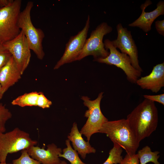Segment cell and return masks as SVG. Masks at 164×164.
Returning a JSON list of instances; mask_svg holds the SVG:
<instances>
[{
  "label": "cell",
  "instance_id": "1",
  "mask_svg": "<svg viewBox=\"0 0 164 164\" xmlns=\"http://www.w3.org/2000/svg\"><path fill=\"white\" fill-rule=\"evenodd\" d=\"M126 119L140 143L155 131L158 122V113L155 102L144 100L127 116Z\"/></svg>",
  "mask_w": 164,
  "mask_h": 164
},
{
  "label": "cell",
  "instance_id": "2",
  "mask_svg": "<svg viewBox=\"0 0 164 164\" xmlns=\"http://www.w3.org/2000/svg\"><path fill=\"white\" fill-rule=\"evenodd\" d=\"M99 132L106 134L114 144L118 145L124 149L127 153H136L140 143L126 119L108 121L103 124Z\"/></svg>",
  "mask_w": 164,
  "mask_h": 164
},
{
  "label": "cell",
  "instance_id": "3",
  "mask_svg": "<svg viewBox=\"0 0 164 164\" xmlns=\"http://www.w3.org/2000/svg\"><path fill=\"white\" fill-rule=\"evenodd\" d=\"M33 5V2H28L25 8L19 14L18 24L23 32L30 50L38 59L42 60L45 55L42 45L45 34L41 29L35 27L32 22L30 13Z\"/></svg>",
  "mask_w": 164,
  "mask_h": 164
},
{
  "label": "cell",
  "instance_id": "4",
  "mask_svg": "<svg viewBox=\"0 0 164 164\" xmlns=\"http://www.w3.org/2000/svg\"><path fill=\"white\" fill-rule=\"evenodd\" d=\"M37 143L28 133L18 128L5 133L0 132V162L6 163L8 154L27 149Z\"/></svg>",
  "mask_w": 164,
  "mask_h": 164
},
{
  "label": "cell",
  "instance_id": "5",
  "mask_svg": "<svg viewBox=\"0 0 164 164\" xmlns=\"http://www.w3.org/2000/svg\"><path fill=\"white\" fill-rule=\"evenodd\" d=\"M21 4V0H15L8 5L0 7V43L13 39L20 33L18 21Z\"/></svg>",
  "mask_w": 164,
  "mask_h": 164
},
{
  "label": "cell",
  "instance_id": "6",
  "mask_svg": "<svg viewBox=\"0 0 164 164\" xmlns=\"http://www.w3.org/2000/svg\"><path fill=\"white\" fill-rule=\"evenodd\" d=\"M103 93H100L97 97L94 100H91L87 96H83L81 97L84 105L88 108V110L86 111L84 114V117L87 118V119L80 132L86 137L88 142L92 135L99 133L103 124L108 121L103 114L100 108Z\"/></svg>",
  "mask_w": 164,
  "mask_h": 164
},
{
  "label": "cell",
  "instance_id": "7",
  "mask_svg": "<svg viewBox=\"0 0 164 164\" xmlns=\"http://www.w3.org/2000/svg\"><path fill=\"white\" fill-rule=\"evenodd\" d=\"M112 28L105 22L98 25L91 32L84 46L76 59L80 60L88 56H92L94 60L106 57L109 54L103 41L104 36L110 33Z\"/></svg>",
  "mask_w": 164,
  "mask_h": 164
},
{
  "label": "cell",
  "instance_id": "8",
  "mask_svg": "<svg viewBox=\"0 0 164 164\" xmlns=\"http://www.w3.org/2000/svg\"><path fill=\"white\" fill-rule=\"evenodd\" d=\"M105 48L110 50L109 54L104 58L94 60L100 63L114 65L122 70L125 74L128 80L136 84L142 72L135 69L132 65L130 57L126 54L120 52L113 45L111 41L108 39L104 42Z\"/></svg>",
  "mask_w": 164,
  "mask_h": 164
},
{
  "label": "cell",
  "instance_id": "9",
  "mask_svg": "<svg viewBox=\"0 0 164 164\" xmlns=\"http://www.w3.org/2000/svg\"><path fill=\"white\" fill-rule=\"evenodd\" d=\"M2 44L12 55L22 74L29 64L31 57V50L23 32L21 30L16 37Z\"/></svg>",
  "mask_w": 164,
  "mask_h": 164
},
{
  "label": "cell",
  "instance_id": "10",
  "mask_svg": "<svg viewBox=\"0 0 164 164\" xmlns=\"http://www.w3.org/2000/svg\"><path fill=\"white\" fill-rule=\"evenodd\" d=\"M90 27V16L88 15L83 29L76 35L71 36L66 44L64 53L54 67V70L59 69L65 64L76 61L87 39Z\"/></svg>",
  "mask_w": 164,
  "mask_h": 164
},
{
  "label": "cell",
  "instance_id": "11",
  "mask_svg": "<svg viewBox=\"0 0 164 164\" xmlns=\"http://www.w3.org/2000/svg\"><path fill=\"white\" fill-rule=\"evenodd\" d=\"M118 36L116 39L111 41L113 46L119 49L121 53L127 54L130 58L132 66L142 72L143 70L139 65L138 51L130 31L123 27L121 23L116 26Z\"/></svg>",
  "mask_w": 164,
  "mask_h": 164
},
{
  "label": "cell",
  "instance_id": "12",
  "mask_svg": "<svg viewBox=\"0 0 164 164\" xmlns=\"http://www.w3.org/2000/svg\"><path fill=\"white\" fill-rule=\"evenodd\" d=\"M152 4L147 0L140 6L142 13L139 17L134 22L128 25L131 27H137L147 32L151 29L152 25L155 19L159 16L164 14V2L160 1L157 4V8L149 12L145 11L146 8Z\"/></svg>",
  "mask_w": 164,
  "mask_h": 164
},
{
  "label": "cell",
  "instance_id": "13",
  "mask_svg": "<svg viewBox=\"0 0 164 164\" xmlns=\"http://www.w3.org/2000/svg\"><path fill=\"white\" fill-rule=\"evenodd\" d=\"M46 149L38 146H32L27 150L29 155L42 164H60L59 155L62 153L61 148L52 143L47 145Z\"/></svg>",
  "mask_w": 164,
  "mask_h": 164
},
{
  "label": "cell",
  "instance_id": "14",
  "mask_svg": "<svg viewBox=\"0 0 164 164\" xmlns=\"http://www.w3.org/2000/svg\"><path fill=\"white\" fill-rule=\"evenodd\" d=\"M136 84L143 89L159 92L164 86V63L154 66L149 75L139 78Z\"/></svg>",
  "mask_w": 164,
  "mask_h": 164
},
{
  "label": "cell",
  "instance_id": "15",
  "mask_svg": "<svg viewBox=\"0 0 164 164\" xmlns=\"http://www.w3.org/2000/svg\"><path fill=\"white\" fill-rule=\"evenodd\" d=\"M22 75L12 56L0 70V84L3 95L10 87L21 78Z\"/></svg>",
  "mask_w": 164,
  "mask_h": 164
},
{
  "label": "cell",
  "instance_id": "16",
  "mask_svg": "<svg viewBox=\"0 0 164 164\" xmlns=\"http://www.w3.org/2000/svg\"><path fill=\"white\" fill-rule=\"evenodd\" d=\"M67 138L72 142L74 149L77 152L83 159L85 158L87 154L96 152V150L91 146L89 142L84 139L75 122L73 124Z\"/></svg>",
  "mask_w": 164,
  "mask_h": 164
},
{
  "label": "cell",
  "instance_id": "17",
  "mask_svg": "<svg viewBox=\"0 0 164 164\" xmlns=\"http://www.w3.org/2000/svg\"><path fill=\"white\" fill-rule=\"evenodd\" d=\"M39 92H32L26 93L14 99L11 104L22 107L26 106H37V100Z\"/></svg>",
  "mask_w": 164,
  "mask_h": 164
},
{
  "label": "cell",
  "instance_id": "18",
  "mask_svg": "<svg viewBox=\"0 0 164 164\" xmlns=\"http://www.w3.org/2000/svg\"><path fill=\"white\" fill-rule=\"evenodd\" d=\"M159 153L158 151L152 152L150 148L147 145L139 150L137 154L140 164H146L150 162L154 164H160L158 161Z\"/></svg>",
  "mask_w": 164,
  "mask_h": 164
},
{
  "label": "cell",
  "instance_id": "19",
  "mask_svg": "<svg viewBox=\"0 0 164 164\" xmlns=\"http://www.w3.org/2000/svg\"><path fill=\"white\" fill-rule=\"evenodd\" d=\"M65 143L67 147L63 149V154L59 155V157L66 159L71 164H86L81 161L79 157L78 152L72 148L68 139L66 140Z\"/></svg>",
  "mask_w": 164,
  "mask_h": 164
},
{
  "label": "cell",
  "instance_id": "20",
  "mask_svg": "<svg viewBox=\"0 0 164 164\" xmlns=\"http://www.w3.org/2000/svg\"><path fill=\"white\" fill-rule=\"evenodd\" d=\"M122 149L116 144H114L113 148L109 151L108 157L103 164H120L123 159L121 155Z\"/></svg>",
  "mask_w": 164,
  "mask_h": 164
},
{
  "label": "cell",
  "instance_id": "21",
  "mask_svg": "<svg viewBox=\"0 0 164 164\" xmlns=\"http://www.w3.org/2000/svg\"><path fill=\"white\" fill-rule=\"evenodd\" d=\"M12 116V114L9 110L5 105L0 103V132L4 133L5 132L6 123Z\"/></svg>",
  "mask_w": 164,
  "mask_h": 164
},
{
  "label": "cell",
  "instance_id": "22",
  "mask_svg": "<svg viewBox=\"0 0 164 164\" xmlns=\"http://www.w3.org/2000/svg\"><path fill=\"white\" fill-rule=\"evenodd\" d=\"M21 154L19 157L13 160L10 164H42L39 161L31 158L28 154L27 149L21 151Z\"/></svg>",
  "mask_w": 164,
  "mask_h": 164
},
{
  "label": "cell",
  "instance_id": "23",
  "mask_svg": "<svg viewBox=\"0 0 164 164\" xmlns=\"http://www.w3.org/2000/svg\"><path fill=\"white\" fill-rule=\"evenodd\" d=\"M12 56L3 44L0 43V70L7 63Z\"/></svg>",
  "mask_w": 164,
  "mask_h": 164
},
{
  "label": "cell",
  "instance_id": "24",
  "mask_svg": "<svg viewBox=\"0 0 164 164\" xmlns=\"http://www.w3.org/2000/svg\"><path fill=\"white\" fill-rule=\"evenodd\" d=\"M52 104L51 101L46 97L43 93L39 92L37 100V106L44 109L49 108Z\"/></svg>",
  "mask_w": 164,
  "mask_h": 164
},
{
  "label": "cell",
  "instance_id": "25",
  "mask_svg": "<svg viewBox=\"0 0 164 164\" xmlns=\"http://www.w3.org/2000/svg\"><path fill=\"white\" fill-rule=\"evenodd\" d=\"M119 164H139V161L137 154L127 153Z\"/></svg>",
  "mask_w": 164,
  "mask_h": 164
},
{
  "label": "cell",
  "instance_id": "26",
  "mask_svg": "<svg viewBox=\"0 0 164 164\" xmlns=\"http://www.w3.org/2000/svg\"><path fill=\"white\" fill-rule=\"evenodd\" d=\"M143 97L145 99L155 102H158L164 105V94H162L156 95H144Z\"/></svg>",
  "mask_w": 164,
  "mask_h": 164
},
{
  "label": "cell",
  "instance_id": "27",
  "mask_svg": "<svg viewBox=\"0 0 164 164\" xmlns=\"http://www.w3.org/2000/svg\"><path fill=\"white\" fill-rule=\"evenodd\" d=\"M155 27L157 31L160 34L164 36V20H157L155 22Z\"/></svg>",
  "mask_w": 164,
  "mask_h": 164
},
{
  "label": "cell",
  "instance_id": "28",
  "mask_svg": "<svg viewBox=\"0 0 164 164\" xmlns=\"http://www.w3.org/2000/svg\"><path fill=\"white\" fill-rule=\"evenodd\" d=\"M13 0H0V7L6 6L10 4Z\"/></svg>",
  "mask_w": 164,
  "mask_h": 164
},
{
  "label": "cell",
  "instance_id": "29",
  "mask_svg": "<svg viewBox=\"0 0 164 164\" xmlns=\"http://www.w3.org/2000/svg\"><path fill=\"white\" fill-rule=\"evenodd\" d=\"M3 95L2 94V88H1V84H0V100L2 98Z\"/></svg>",
  "mask_w": 164,
  "mask_h": 164
},
{
  "label": "cell",
  "instance_id": "30",
  "mask_svg": "<svg viewBox=\"0 0 164 164\" xmlns=\"http://www.w3.org/2000/svg\"><path fill=\"white\" fill-rule=\"evenodd\" d=\"M60 164H67L65 161H61Z\"/></svg>",
  "mask_w": 164,
  "mask_h": 164
},
{
  "label": "cell",
  "instance_id": "31",
  "mask_svg": "<svg viewBox=\"0 0 164 164\" xmlns=\"http://www.w3.org/2000/svg\"><path fill=\"white\" fill-rule=\"evenodd\" d=\"M0 164H6V163H2L0 162Z\"/></svg>",
  "mask_w": 164,
  "mask_h": 164
}]
</instances>
